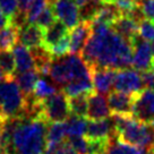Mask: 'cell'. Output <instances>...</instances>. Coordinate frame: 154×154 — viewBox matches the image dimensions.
<instances>
[{
    "instance_id": "cell-25",
    "label": "cell",
    "mask_w": 154,
    "mask_h": 154,
    "mask_svg": "<svg viewBox=\"0 0 154 154\" xmlns=\"http://www.w3.org/2000/svg\"><path fill=\"white\" fill-rule=\"evenodd\" d=\"M58 92V88L54 85L50 84V83L44 79V78H38V81L36 82L35 86H34L33 93H32V96L29 97V99H32V100H35V101L42 102L43 100H45L47 97L53 95L54 93Z\"/></svg>"
},
{
    "instance_id": "cell-42",
    "label": "cell",
    "mask_w": 154,
    "mask_h": 154,
    "mask_svg": "<svg viewBox=\"0 0 154 154\" xmlns=\"http://www.w3.org/2000/svg\"><path fill=\"white\" fill-rule=\"evenodd\" d=\"M101 2H104V4H111V2H113V0H101Z\"/></svg>"
},
{
    "instance_id": "cell-31",
    "label": "cell",
    "mask_w": 154,
    "mask_h": 154,
    "mask_svg": "<svg viewBox=\"0 0 154 154\" xmlns=\"http://www.w3.org/2000/svg\"><path fill=\"white\" fill-rule=\"evenodd\" d=\"M138 35L140 38L147 41L152 42L154 41V23L149 19H142L138 23Z\"/></svg>"
},
{
    "instance_id": "cell-38",
    "label": "cell",
    "mask_w": 154,
    "mask_h": 154,
    "mask_svg": "<svg viewBox=\"0 0 154 154\" xmlns=\"http://www.w3.org/2000/svg\"><path fill=\"white\" fill-rule=\"evenodd\" d=\"M8 23H10L9 19L6 17L5 15H4V13L1 11V9H0V29H2V27L6 26Z\"/></svg>"
},
{
    "instance_id": "cell-2",
    "label": "cell",
    "mask_w": 154,
    "mask_h": 154,
    "mask_svg": "<svg viewBox=\"0 0 154 154\" xmlns=\"http://www.w3.org/2000/svg\"><path fill=\"white\" fill-rule=\"evenodd\" d=\"M48 120L43 113L19 116L10 136L2 142L7 154H43Z\"/></svg>"
},
{
    "instance_id": "cell-22",
    "label": "cell",
    "mask_w": 154,
    "mask_h": 154,
    "mask_svg": "<svg viewBox=\"0 0 154 154\" xmlns=\"http://www.w3.org/2000/svg\"><path fill=\"white\" fill-rule=\"evenodd\" d=\"M120 16H122L121 13L112 2L111 4L102 2L92 22H97V23H102L108 26H111Z\"/></svg>"
},
{
    "instance_id": "cell-19",
    "label": "cell",
    "mask_w": 154,
    "mask_h": 154,
    "mask_svg": "<svg viewBox=\"0 0 154 154\" xmlns=\"http://www.w3.org/2000/svg\"><path fill=\"white\" fill-rule=\"evenodd\" d=\"M149 149L125 143L116 135L106 143V154H146Z\"/></svg>"
},
{
    "instance_id": "cell-15",
    "label": "cell",
    "mask_w": 154,
    "mask_h": 154,
    "mask_svg": "<svg viewBox=\"0 0 154 154\" xmlns=\"http://www.w3.org/2000/svg\"><path fill=\"white\" fill-rule=\"evenodd\" d=\"M135 94H128L119 91H111L108 94V104L112 113L131 115V108Z\"/></svg>"
},
{
    "instance_id": "cell-33",
    "label": "cell",
    "mask_w": 154,
    "mask_h": 154,
    "mask_svg": "<svg viewBox=\"0 0 154 154\" xmlns=\"http://www.w3.org/2000/svg\"><path fill=\"white\" fill-rule=\"evenodd\" d=\"M47 51L51 54L52 58H59L67 54L69 52V35H66L57 44H54L53 47L49 48Z\"/></svg>"
},
{
    "instance_id": "cell-14",
    "label": "cell",
    "mask_w": 154,
    "mask_h": 154,
    "mask_svg": "<svg viewBox=\"0 0 154 154\" xmlns=\"http://www.w3.org/2000/svg\"><path fill=\"white\" fill-rule=\"evenodd\" d=\"M111 115L110 108L104 95L91 92L87 102L86 118L88 120H100L109 118Z\"/></svg>"
},
{
    "instance_id": "cell-34",
    "label": "cell",
    "mask_w": 154,
    "mask_h": 154,
    "mask_svg": "<svg viewBox=\"0 0 154 154\" xmlns=\"http://www.w3.org/2000/svg\"><path fill=\"white\" fill-rule=\"evenodd\" d=\"M112 4L119 9L121 15L124 16H129L140 7V2L135 0H113Z\"/></svg>"
},
{
    "instance_id": "cell-11",
    "label": "cell",
    "mask_w": 154,
    "mask_h": 154,
    "mask_svg": "<svg viewBox=\"0 0 154 154\" xmlns=\"http://www.w3.org/2000/svg\"><path fill=\"white\" fill-rule=\"evenodd\" d=\"M92 72V82H93V90L96 93L106 95L111 92L113 87L117 69L112 68H93Z\"/></svg>"
},
{
    "instance_id": "cell-24",
    "label": "cell",
    "mask_w": 154,
    "mask_h": 154,
    "mask_svg": "<svg viewBox=\"0 0 154 154\" xmlns=\"http://www.w3.org/2000/svg\"><path fill=\"white\" fill-rule=\"evenodd\" d=\"M67 136L66 122H49L47 128V144H59L63 143Z\"/></svg>"
},
{
    "instance_id": "cell-28",
    "label": "cell",
    "mask_w": 154,
    "mask_h": 154,
    "mask_svg": "<svg viewBox=\"0 0 154 154\" xmlns=\"http://www.w3.org/2000/svg\"><path fill=\"white\" fill-rule=\"evenodd\" d=\"M0 69L7 78H14L16 72L14 54L10 50H1L0 52Z\"/></svg>"
},
{
    "instance_id": "cell-6",
    "label": "cell",
    "mask_w": 154,
    "mask_h": 154,
    "mask_svg": "<svg viewBox=\"0 0 154 154\" xmlns=\"http://www.w3.org/2000/svg\"><path fill=\"white\" fill-rule=\"evenodd\" d=\"M131 116L142 122L154 124V91L145 88L135 94Z\"/></svg>"
},
{
    "instance_id": "cell-18",
    "label": "cell",
    "mask_w": 154,
    "mask_h": 154,
    "mask_svg": "<svg viewBox=\"0 0 154 154\" xmlns=\"http://www.w3.org/2000/svg\"><path fill=\"white\" fill-rule=\"evenodd\" d=\"M66 35H68V29L60 20L56 19L49 27L43 29V48L48 50Z\"/></svg>"
},
{
    "instance_id": "cell-16",
    "label": "cell",
    "mask_w": 154,
    "mask_h": 154,
    "mask_svg": "<svg viewBox=\"0 0 154 154\" xmlns=\"http://www.w3.org/2000/svg\"><path fill=\"white\" fill-rule=\"evenodd\" d=\"M11 52L14 54L15 63H16V72L20 74L35 68V63H34V58L31 53V50L26 48L25 45L17 42L14 45Z\"/></svg>"
},
{
    "instance_id": "cell-39",
    "label": "cell",
    "mask_w": 154,
    "mask_h": 154,
    "mask_svg": "<svg viewBox=\"0 0 154 154\" xmlns=\"http://www.w3.org/2000/svg\"><path fill=\"white\" fill-rule=\"evenodd\" d=\"M72 1H74L78 7H82V6L86 5V4H90V2H93V1H96V0H72Z\"/></svg>"
},
{
    "instance_id": "cell-43",
    "label": "cell",
    "mask_w": 154,
    "mask_h": 154,
    "mask_svg": "<svg viewBox=\"0 0 154 154\" xmlns=\"http://www.w3.org/2000/svg\"><path fill=\"white\" fill-rule=\"evenodd\" d=\"M146 154H154V149H149V151H147V152H146Z\"/></svg>"
},
{
    "instance_id": "cell-41",
    "label": "cell",
    "mask_w": 154,
    "mask_h": 154,
    "mask_svg": "<svg viewBox=\"0 0 154 154\" xmlns=\"http://www.w3.org/2000/svg\"><path fill=\"white\" fill-rule=\"evenodd\" d=\"M7 79V77L5 76V74L1 72V69H0V82H2V81H5Z\"/></svg>"
},
{
    "instance_id": "cell-3",
    "label": "cell",
    "mask_w": 154,
    "mask_h": 154,
    "mask_svg": "<svg viewBox=\"0 0 154 154\" xmlns=\"http://www.w3.org/2000/svg\"><path fill=\"white\" fill-rule=\"evenodd\" d=\"M112 121L120 140L149 151L154 149V124L142 122L131 115L117 113H112Z\"/></svg>"
},
{
    "instance_id": "cell-45",
    "label": "cell",
    "mask_w": 154,
    "mask_h": 154,
    "mask_svg": "<svg viewBox=\"0 0 154 154\" xmlns=\"http://www.w3.org/2000/svg\"><path fill=\"white\" fill-rule=\"evenodd\" d=\"M53 1H56V0H49V2H53Z\"/></svg>"
},
{
    "instance_id": "cell-30",
    "label": "cell",
    "mask_w": 154,
    "mask_h": 154,
    "mask_svg": "<svg viewBox=\"0 0 154 154\" xmlns=\"http://www.w3.org/2000/svg\"><path fill=\"white\" fill-rule=\"evenodd\" d=\"M67 143L77 154H88V140L84 136H68Z\"/></svg>"
},
{
    "instance_id": "cell-10",
    "label": "cell",
    "mask_w": 154,
    "mask_h": 154,
    "mask_svg": "<svg viewBox=\"0 0 154 154\" xmlns=\"http://www.w3.org/2000/svg\"><path fill=\"white\" fill-rule=\"evenodd\" d=\"M86 137L91 140H109L116 136L112 118H106L100 120H88L86 127Z\"/></svg>"
},
{
    "instance_id": "cell-13",
    "label": "cell",
    "mask_w": 154,
    "mask_h": 154,
    "mask_svg": "<svg viewBox=\"0 0 154 154\" xmlns=\"http://www.w3.org/2000/svg\"><path fill=\"white\" fill-rule=\"evenodd\" d=\"M18 42L29 49L43 47V29L36 24H22L18 26Z\"/></svg>"
},
{
    "instance_id": "cell-32",
    "label": "cell",
    "mask_w": 154,
    "mask_h": 154,
    "mask_svg": "<svg viewBox=\"0 0 154 154\" xmlns=\"http://www.w3.org/2000/svg\"><path fill=\"white\" fill-rule=\"evenodd\" d=\"M0 9L11 22L18 14V0H0Z\"/></svg>"
},
{
    "instance_id": "cell-17",
    "label": "cell",
    "mask_w": 154,
    "mask_h": 154,
    "mask_svg": "<svg viewBox=\"0 0 154 154\" xmlns=\"http://www.w3.org/2000/svg\"><path fill=\"white\" fill-rule=\"evenodd\" d=\"M111 29L122 38L133 43L134 38L138 35V23L128 16H120L111 25Z\"/></svg>"
},
{
    "instance_id": "cell-40",
    "label": "cell",
    "mask_w": 154,
    "mask_h": 154,
    "mask_svg": "<svg viewBox=\"0 0 154 154\" xmlns=\"http://www.w3.org/2000/svg\"><path fill=\"white\" fill-rule=\"evenodd\" d=\"M151 53H152V60H153V66H154V41L151 42Z\"/></svg>"
},
{
    "instance_id": "cell-37",
    "label": "cell",
    "mask_w": 154,
    "mask_h": 154,
    "mask_svg": "<svg viewBox=\"0 0 154 154\" xmlns=\"http://www.w3.org/2000/svg\"><path fill=\"white\" fill-rule=\"evenodd\" d=\"M140 7L145 18L154 20V0H142Z\"/></svg>"
},
{
    "instance_id": "cell-26",
    "label": "cell",
    "mask_w": 154,
    "mask_h": 154,
    "mask_svg": "<svg viewBox=\"0 0 154 154\" xmlns=\"http://www.w3.org/2000/svg\"><path fill=\"white\" fill-rule=\"evenodd\" d=\"M65 122L68 136H84L86 134L87 120L85 117H79L70 113Z\"/></svg>"
},
{
    "instance_id": "cell-4",
    "label": "cell",
    "mask_w": 154,
    "mask_h": 154,
    "mask_svg": "<svg viewBox=\"0 0 154 154\" xmlns=\"http://www.w3.org/2000/svg\"><path fill=\"white\" fill-rule=\"evenodd\" d=\"M0 108L4 118L24 115L26 101L15 78L0 82Z\"/></svg>"
},
{
    "instance_id": "cell-29",
    "label": "cell",
    "mask_w": 154,
    "mask_h": 154,
    "mask_svg": "<svg viewBox=\"0 0 154 154\" xmlns=\"http://www.w3.org/2000/svg\"><path fill=\"white\" fill-rule=\"evenodd\" d=\"M54 20H56V16H54V13H53L52 6L49 2V5L38 16V18H36L34 24H36L38 27H41L42 29H45L52 24Z\"/></svg>"
},
{
    "instance_id": "cell-47",
    "label": "cell",
    "mask_w": 154,
    "mask_h": 154,
    "mask_svg": "<svg viewBox=\"0 0 154 154\" xmlns=\"http://www.w3.org/2000/svg\"><path fill=\"white\" fill-rule=\"evenodd\" d=\"M153 23H154V20H153Z\"/></svg>"
},
{
    "instance_id": "cell-8",
    "label": "cell",
    "mask_w": 154,
    "mask_h": 154,
    "mask_svg": "<svg viewBox=\"0 0 154 154\" xmlns=\"http://www.w3.org/2000/svg\"><path fill=\"white\" fill-rule=\"evenodd\" d=\"M50 4L56 19L60 20L68 29H74L81 22L78 6L72 0H56Z\"/></svg>"
},
{
    "instance_id": "cell-44",
    "label": "cell",
    "mask_w": 154,
    "mask_h": 154,
    "mask_svg": "<svg viewBox=\"0 0 154 154\" xmlns=\"http://www.w3.org/2000/svg\"><path fill=\"white\" fill-rule=\"evenodd\" d=\"M4 116H2V111H1V108H0V119H2Z\"/></svg>"
},
{
    "instance_id": "cell-9",
    "label": "cell",
    "mask_w": 154,
    "mask_h": 154,
    "mask_svg": "<svg viewBox=\"0 0 154 154\" xmlns=\"http://www.w3.org/2000/svg\"><path fill=\"white\" fill-rule=\"evenodd\" d=\"M133 61L131 67H134L138 72L147 70L153 66L152 53H151V44L137 35L133 41Z\"/></svg>"
},
{
    "instance_id": "cell-35",
    "label": "cell",
    "mask_w": 154,
    "mask_h": 154,
    "mask_svg": "<svg viewBox=\"0 0 154 154\" xmlns=\"http://www.w3.org/2000/svg\"><path fill=\"white\" fill-rule=\"evenodd\" d=\"M43 154H77L67 142L59 144H47Z\"/></svg>"
},
{
    "instance_id": "cell-46",
    "label": "cell",
    "mask_w": 154,
    "mask_h": 154,
    "mask_svg": "<svg viewBox=\"0 0 154 154\" xmlns=\"http://www.w3.org/2000/svg\"><path fill=\"white\" fill-rule=\"evenodd\" d=\"M135 1H137V2H140V1H142V0H135Z\"/></svg>"
},
{
    "instance_id": "cell-12",
    "label": "cell",
    "mask_w": 154,
    "mask_h": 154,
    "mask_svg": "<svg viewBox=\"0 0 154 154\" xmlns=\"http://www.w3.org/2000/svg\"><path fill=\"white\" fill-rule=\"evenodd\" d=\"M92 34V22L81 20L78 25L72 29L69 35V52L74 54L82 53L87 40Z\"/></svg>"
},
{
    "instance_id": "cell-7",
    "label": "cell",
    "mask_w": 154,
    "mask_h": 154,
    "mask_svg": "<svg viewBox=\"0 0 154 154\" xmlns=\"http://www.w3.org/2000/svg\"><path fill=\"white\" fill-rule=\"evenodd\" d=\"M113 88L115 91L124 92L128 94H136L140 92L143 90V83L140 72L130 68L117 70Z\"/></svg>"
},
{
    "instance_id": "cell-23",
    "label": "cell",
    "mask_w": 154,
    "mask_h": 154,
    "mask_svg": "<svg viewBox=\"0 0 154 154\" xmlns=\"http://www.w3.org/2000/svg\"><path fill=\"white\" fill-rule=\"evenodd\" d=\"M18 42V26L13 23L0 29V49L1 50H10Z\"/></svg>"
},
{
    "instance_id": "cell-1",
    "label": "cell",
    "mask_w": 154,
    "mask_h": 154,
    "mask_svg": "<svg viewBox=\"0 0 154 154\" xmlns=\"http://www.w3.org/2000/svg\"><path fill=\"white\" fill-rule=\"evenodd\" d=\"M81 54L91 69L112 68L120 70L131 67L133 45L111 26L92 22V34Z\"/></svg>"
},
{
    "instance_id": "cell-21",
    "label": "cell",
    "mask_w": 154,
    "mask_h": 154,
    "mask_svg": "<svg viewBox=\"0 0 154 154\" xmlns=\"http://www.w3.org/2000/svg\"><path fill=\"white\" fill-rule=\"evenodd\" d=\"M63 92L67 95V97H72L83 93H91L93 92L92 76L83 77L68 82L65 86H63Z\"/></svg>"
},
{
    "instance_id": "cell-36",
    "label": "cell",
    "mask_w": 154,
    "mask_h": 154,
    "mask_svg": "<svg viewBox=\"0 0 154 154\" xmlns=\"http://www.w3.org/2000/svg\"><path fill=\"white\" fill-rule=\"evenodd\" d=\"M140 78H142V83H143V87H145L146 90H152L154 91V66L140 72Z\"/></svg>"
},
{
    "instance_id": "cell-5",
    "label": "cell",
    "mask_w": 154,
    "mask_h": 154,
    "mask_svg": "<svg viewBox=\"0 0 154 154\" xmlns=\"http://www.w3.org/2000/svg\"><path fill=\"white\" fill-rule=\"evenodd\" d=\"M42 113L48 122L66 121L70 116L68 97L63 92H57L42 101Z\"/></svg>"
},
{
    "instance_id": "cell-27",
    "label": "cell",
    "mask_w": 154,
    "mask_h": 154,
    "mask_svg": "<svg viewBox=\"0 0 154 154\" xmlns=\"http://www.w3.org/2000/svg\"><path fill=\"white\" fill-rule=\"evenodd\" d=\"M88 95H90V93H83L79 95L68 97V104H69V109H70L72 115L86 117Z\"/></svg>"
},
{
    "instance_id": "cell-20",
    "label": "cell",
    "mask_w": 154,
    "mask_h": 154,
    "mask_svg": "<svg viewBox=\"0 0 154 154\" xmlns=\"http://www.w3.org/2000/svg\"><path fill=\"white\" fill-rule=\"evenodd\" d=\"M40 74L34 68V69H29V70H26L24 72H20L17 78H16V83L18 84L20 91L23 93L25 99H29L32 96V93H33L34 86L36 82L40 78Z\"/></svg>"
}]
</instances>
